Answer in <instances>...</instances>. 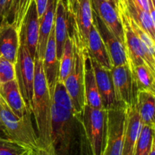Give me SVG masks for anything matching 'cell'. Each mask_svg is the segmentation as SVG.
<instances>
[{
	"mask_svg": "<svg viewBox=\"0 0 155 155\" xmlns=\"http://www.w3.org/2000/svg\"><path fill=\"white\" fill-rule=\"evenodd\" d=\"M35 77L33 84L32 114L34 117L39 147L52 145L51 106L52 100L42 68V60L35 56Z\"/></svg>",
	"mask_w": 155,
	"mask_h": 155,
	"instance_id": "obj_1",
	"label": "cell"
},
{
	"mask_svg": "<svg viewBox=\"0 0 155 155\" xmlns=\"http://www.w3.org/2000/svg\"><path fill=\"white\" fill-rule=\"evenodd\" d=\"M32 113L19 118L12 112L0 94V132L6 137L35 150L39 147L36 131L33 127Z\"/></svg>",
	"mask_w": 155,
	"mask_h": 155,
	"instance_id": "obj_2",
	"label": "cell"
},
{
	"mask_svg": "<svg viewBox=\"0 0 155 155\" xmlns=\"http://www.w3.org/2000/svg\"><path fill=\"white\" fill-rule=\"evenodd\" d=\"M81 121L92 155H102L107 130V110L85 104Z\"/></svg>",
	"mask_w": 155,
	"mask_h": 155,
	"instance_id": "obj_3",
	"label": "cell"
},
{
	"mask_svg": "<svg viewBox=\"0 0 155 155\" xmlns=\"http://www.w3.org/2000/svg\"><path fill=\"white\" fill-rule=\"evenodd\" d=\"M66 12L69 22V36L86 51L89 33L92 25L90 0H79L72 8L66 9Z\"/></svg>",
	"mask_w": 155,
	"mask_h": 155,
	"instance_id": "obj_4",
	"label": "cell"
},
{
	"mask_svg": "<svg viewBox=\"0 0 155 155\" xmlns=\"http://www.w3.org/2000/svg\"><path fill=\"white\" fill-rule=\"evenodd\" d=\"M74 45L72 69L63 83L72 101L74 110L78 114H81L86 104L84 95V57L83 50L74 39Z\"/></svg>",
	"mask_w": 155,
	"mask_h": 155,
	"instance_id": "obj_5",
	"label": "cell"
},
{
	"mask_svg": "<svg viewBox=\"0 0 155 155\" xmlns=\"http://www.w3.org/2000/svg\"><path fill=\"white\" fill-rule=\"evenodd\" d=\"M15 80L20 92L27 107L32 111L33 96V84L35 77L34 58L28 50L20 43L18 57L15 64Z\"/></svg>",
	"mask_w": 155,
	"mask_h": 155,
	"instance_id": "obj_6",
	"label": "cell"
},
{
	"mask_svg": "<svg viewBox=\"0 0 155 155\" xmlns=\"http://www.w3.org/2000/svg\"><path fill=\"white\" fill-rule=\"evenodd\" d=\"M120 15L124 27V42L130 65L131 67H136L145 64L155 71L154 55L133 31L125 11H120Z\"/></svg>",
	"mask_w": 155,
	"mask_h": 155,
	"instance_id": "obj_7",
	"label": "cell"
},
{
	"mask_svg": "<svg viewBox=\"0 0 155 155\" xmlns=\"http://www.w3.org/2000/svg\"><path fill=\"white\" fill-rule=\"evenodd\" d=\"M125 107L107 110V130L102 155H122Z\"/></svg>",
	"mask_w": 155,
	"mask_h": 155,
	"instance_id": "obj_8",
	"label": "cell"
},
{
	"mask_svg": "<svg viewBox=\"0 0 155 155\" xmlns=\"http://www.w3.org/2000/svg\"><path fill=\"white\" fill-rule=\"evenodd\" d=\"M110 72L117 102L123 107L136 104L139 90L130 63L113 67Z\"/></svg>",
	"mask_w": 155,
	"mask_h": 155,
	"instance_id": "obj_9",
	"label": "cell"
},
{
	"mask_svg": "<svg viewBox=\"0 0 155 155\" xmlns=\"http://www.w3.org/2000/svg\"><path fill=\"white\" fill-rule=\"evenodd\" d=\"M92 24L99 33L109 54L113 67L129 64L125 44L123 43L92 12Z\"/></svg>",
	"mask_w": 155,
	"mask_h": 155,
	"instance_id": "obj_10",
	"label": "cell"
},
{
	"mask_svg": "<svg viewBox=\"0 0 155 155\" xmlns=\"http://www.w3.org/2000/svg\"><path fill=\"white\" fill-rule=\"evenodd\" d=\"M18 33L20 43L28 50L30 55L34 58L36 54L39 33V18L35 0H32Z\"/></svg>",
	"mask_w": 155,
	"mask_h": 155,
	"instance_id": "obj_11",
	"label": "cell"
},
{
	"mask_svg": "<svg viewBox=\"0 0 155 155\" xmlns=\"http://www.w3.org/2000/svg\"><path fill=\"white\" fill-rule=\"evenodd\" d=\"M91 61L103 108L107 110L123 107L116 99L110 70L101 67L94 59L91 58Z\"/></svg>",
	"mask_w": 155,
	"mask_h": 155,
	"instance_id": "obj_12",
	"label": "cell"
},
{
	"mask_svg": "<svg viewBox=\"0 0 155 155\" xmlns=\"http://www.w3.org/2000/svg\"><path fill=\"white\" fill-rule=\"evenodd\" d=\"M90 2L92 12L123 43L125 44L124 27L120 12L107 0H90Z\"/></svg>",
	"mask_w": 155,
	"mask_h": 155,
	"instance_id": "obj_13",
	"label": "cell"
},
{
	"mask_svg": "<svg viewBox=\"0 0 155 155\" xmlns=\"http://www.w3.org/2000/svg\"><path fill=\"white\" fill-rule=\"evenodd\" d=\"M124 148L122 155H133L135 145L140 136L143 124L136 104L125 107Z\"/></svg>",
	"mask_w": 155,
	"mask_h": 155,
	"instance_id": "obj_14",
	"label": "cell"
},
{
	"mask_svg": "<svg viewBox=\"0 0 155 155\" xmlns=\"http://www.w3.org/2000/svg\"><path fill=\"white\" fill-rule=\"evenodd\" d=\"M42 68L51 97L56 83L58 80L59 74V59L57 57L54 26L51 29L47 42L45 54L42 59Z\"/></svg>",
	"mask_w": 155,
	"mask_h": 155,
	"instance_id": "obj_15",
	"label": "cell"
},
{
	"mask_svg": "<svg viewBox=\"0 0 155 155\" xmlns=\"http://www.w3.org/2000/svg\"><path fill=\"white\" fill-rule=\"evenodd\" d=\"M19 47L18 30L8 23L2 24L0 26V55L15 64Z\"/></svg>",
	"mask_w": 155,
	"mask_h": 155,
	"instance_id": "obj_16",
	"label": "cell"
},
{
	"mask_svg": "<svg viewBox=\"0 0 155 155\" xmlns=\"http://www.w3.org/2000/svg\"><path fill=\"white\" fill-rule=\"evenodd\" d=\"M0 94L14 114L19 118L32 113L24 102L16 80L0 85Z\"/></svg>",
	"mask_w": 155,
	"mask_h": 155,
	"instance_id": "obj_17",
	"label": "cell"
},
{
	"mask_svg": "<svg viewBox=\"0 0 155 155\" xmlns=\"http://www.w3.org/2000/svg\"><path fill=\"white\" fill-rule=\"evenodd\" d=\"M84 57V95L85 102L93 108H103L95 80L92 61L87 51H83Z\"/></svg>",
	"mask_w": 155,
	"mask_h": 155,
	"instance_id": "obj_18",
	"label": "cell"
},
{
	"mask_svg": "<svg viewBox=\"0 0 155 155\" xmlns=\"http://www.w3.org/2000/svg\"><path fill=\"white\" fill-rule=\"evenodd\" d=\"M58 0H48L46 8L39 18V33L36 56L42 60L46 48L47 42L51 30L54 26L56 6Z\"/></svg>",
	"mask_w": 155,
	"mask_h": 155,
	"instance_id": "obj_19",
	"label": "cell"
},
{
	"mask_svg": "<svg viewBox=\"0 0 155 155\" xmlns=\"http://www.w3.org/2000/svg\"><path fill=\"white\" fill-rule=\"evenodd\" d=\"M86 51L91 58L94 59L101 67L107 70L112 69L113 65L107 53V48L99 33L93 24L89 33Z\"/></svg>",
	"mask_w": 155,
	"mask_h": 155,
	"instance_id": "obj_20",
	"label": "cell"
},
{
	"mask_svg": "<svg viewBox=\"0 0 155 155\" xmlns=\"http://www.w3.org/2000/svg\"><path fill=\"white\" fill-rule=\"evenodd\" d=\"M57 57L60 59L65 41L69 35V22L64 0H58L54 22Z\"/></svg>",
	"mask_w": 155,
	"mask_h": 155,
	"instance_id": "obj_21",
	"label": "cell"
},
{
	"mask_svg": "<svg viewBox=\"0 0 155 155\" xmlns=\"http://www.w3.org/2000/svg\"><path fill=\"white\" fill-rule=\"evenodd\" d=\"M124 10L140 28L155 40V22L148 12L141 8L133 0H127Z\"/></svg>",
	"mask_w": 155,
	"mask_h": 155,
	"instance_id": "obj_22",
	"label": "cell"
},
{
	"mask_svg": "<svg viewBox=\"0 0 155 155\" xmlns=\"http://www.w3.org/2000/svg\"><path fill=\"white\" fill-rule=\"evenodd\" d=\"M136 107L143 125L154 127L155 93L148 91H139Z\"/></svg>",
	"mask_w": 155,
	"mask_h": 155,
	"instance_id": "obj_23",
	"label": "cell"
},
{
	"mask_svg": "<svg viewBox=\"0 0 155 155\" xmlns=\"http://www.w3.org/2000/svg\"><path fill=\"white\" fill-rule=\"evenodd\" d=\"M130 68L134 75L138 90L155 93V71L145 64L136 67L130 66Z\"/></svg>",
	"mask_w": 155,
	"mask_h": 155,
	"instance_id": "obj_24",
	"label": "cell"
},
{
	"mask_svg": "<svg viewBox=\"0 0 155 155\" xmlns=\"http://www.w3.org/2000/svg\"><path fill=\"white\" fill-rule=\"evenodd\" d=\"M32 0H9L6 22L19 31Z\"/></svg>",
	"mask_w": 155,
	"mask_h": 155,
	"instance_id": "obj_25",
	"label": "cell"
},
{
	"mask_svg": "<svg viewBox=\"0 0 155 155\" xmlns=\"http://www.w3.org/2000/svg\"><path fill=\"white\" fill-rule=\"evenodd\" d=\"M74 39L69 35L65 41L61 56L59 59L58 81L64 83L71 73L74 62Z\"/></svg>",
	"mask_w": 155,
	"mask_h": 155,
	"instance_id": "obj_26",
	"label": "cell"
},
{
	"mask_svg": "<svg viewBox=\"0 0 155 155\" xmlns=\"http://www.w3.org/2000/svg\"><path fill=\"white\" fill-rule=\"evenodd\" d=\"M154 142V127L143 125L133 155H149Z\"/></svg>",
	"mask_w": 155,
	"mask_h": 155,
	"instance_id": "obj_27",
	"label": "cell"
},
{
	"mask_svg": "<svg viewBox=\"0 0 155 155\" xmlns=\"http://www.w3.org/2000/svg\"><path fill=\"white\" fill-rule=\"evenodd\" d=\"M32 152L27 145L0 134V155H29Z\"/></svg>",
	"mask_w": 155,
	"mask_h": 155,
	"instance_id": "obj_28",
	"label": "cell"
},
{
	"mask_svg": "<svg viewBox=\"0 0 155 155\" xmlns=\"http://www.w3.org/2000/svg\"><path fill=\"white\" fill-rule=\"evenodd\" d=\"M51 100H52L53 104H57V105L72 112H75L71 98H70L66 90V88L62 82L58 80V82L56 83L54 92H53L52 96H51Z\"/></svg>",
	"mask_w": 155,
	"mask_h": 155,
	"instance_id": "obj_29",
	"label": "cell"
},
{
	"mask_svg": "<svg viewBox=\"0 0 155 155\" xmlns=\"http://www.w3.org/2000/svg\"><path fill=\"white\" fill-rule=\"evenodd\" d=\"M15 80V64L0 55V85Z\"/></svg>",
	"mask_w": 155,
	"mask_h": 155,
	"instance_id": "obj_30",
	"label": "cell"
},
{
	"mask_svg": "<svg viewBox=\"0 0 155 155\" xmlns=\"http://www.w3.org/2000/svg\"><path fill=\"white\" fill-rule=\"evenodd\" d=\"M126 14H127V12H126ZM127 19H128L129 24H130V26L132 28V30H133V31L134 32L135 34L138 36V38L140 39L141 42H143V43L148 47V49L151 51V52L154 55L155 45H154V39H151V36H150L146 32H145L142 28H140V27H139V26L135 23V21H133L131 18H130V17L128 16L127 14Z\"/></svg>",
	"mask_w": 155,
	"mask_h": 155,
	"instance_id": "obj_31",
	"label": "cell"
},
{
	"mask_svg": "<svg viewBox=\"0 0 155 155\" xmlns=\"http://www.w3.org/2000/svg\"><path fill=\"white\" fill-rule=\"evenodd\" d=\"M9 0H0V26L6 22Z\"/></svg>",
	"mask_w": 155,
	"mask_h": 155,
	"instance_id": "obj_32",
	"label": "cell"
},
{
	"mask_svg": "<svg viewBox=\"0 0 155 155\" xmlns=\"http://www.w3.org/2000/svg\"><path fill=\"white\" fill-rule=\"evenodd\" d=\"M33 155H56L55 151L53 146L48 148H43V147H38L36 149L33 151Z\"/></svg>",
	"mask_w": 155,
	"mask_h": 155,
	"instance_id": "obj_33",
	"label": "cell"
},
{
	"mask_svg": "<svg viewBox=\"0 0 155 155\" xmlns=\"http://www.w3.org/2000/svg\"><path fill=\"white\" fill-rule=\"evenodd\" d=\"M35 2H36V8H37L38 16H39V18H40L46 8L48 0H35Z\"/></svg>",
	"mask_w": 155,
	"mask_h": 155,
	"instance_id": "obj_34",
	"label": "cell"
},
{
	"mask_svg": "<svg viewBox=\"0 0 155 155\" xmlns=\"http://www.w3.org/2000/svg\"><path fill=\"white\" fill-rule=\"evenodd\" d=\"M136 4H137L141 8L145 10V12L149 13V8H148V0H133Z\"/></svg>",
	"mask_w": 155,
	"mask_h": 155,
	"instance_id": "obj_35",
	"label": "cell"
},
{
	"mask_svg": "<svg viewBox=\"0 0 155 155\" xmlns=\"http://www.w3.org/2000/svg\"><path fill=\"white\" fill-rule=\"evenodd\" d=\"M79 0H64L66 9H71L77 4Z\"/></svg>",
	"mask_w": 155,
	"mask_h": 155,
	"instance_id": "obj_36",
	"label": "cell"
},
{
	"mask_svg": "<svg viewBox=\"0 0 155 155\" xmlns=\"http://www.w3.org/2000/svg\"><path fill=\"white\" fill-rule=\"evenodd\" d=\"M107 1H108L120 12V6L119 0H107Z\"/></svg>",
	"mask_w": 155,
	"mask_h": 155,
	"instance_id": "obj_37",
	"label": "cell"
},
{
	"mask_svg": "<svg viewBox=\"0 0 155 155\" xmlns=\"http://www.w3.org/2000/svg\"><path fill=\"white\" fill-rule=\"evenodd\" d=\"M120 6V11L124 10L126 7V3H127V0H119Z\"/></svg>",
	"mask_w": 155,
	"mask_h": 155,
	"instance_id": "obj_38",
	"label": "cell"
},
{
	"mask_svg": "<svg viewBox=\"0 0 155 155\" xmlns=\"http://www.w3.org/2000/svg\"><path fill=\"white\" fill-rule=\"evenodd\" d=\"M149 155H155V143L153 144L152 148H151V151H150Z\"/></svg>",
	"mask_w": 155,
	"mask_h": 155,
	"instance_id": "obj_39",
	"label": "cell"
},
{
	"mask_svg": "<svg viewBox=\"0 0 155 155\" xmlns=\"http://www.w3.org/2000/svg\"><path fill=\"white\" fill-rule=\"evenodd\" d=\"M29 155H33V152H32L31 154H29Z\"/></svg>",
	"mask_w": 155,
	"mask_h": 155,
	"instance_id": "obj_40",
	"label": "cell"
}]
</instances>
